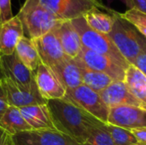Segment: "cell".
Wrapping results in <instances>:
<instances>
[{
	"label": "cell",
	"mask_w": 146,
	"mask_h": 145,
	"mask_svg": "<svg viewBox=\"0 0 146 145\" xmlns=\"http://www.w3.org/2000/svg\"><path fill=\"white\" fill-rule=\"evenodd\" d=\"M56 129L84 144L94 129L104 124L65 98L47 101Z\"/></svg>",
	"instance_id": "obj_1"
},
{
	"label": "cell",
	"mask_w": 146,
	"mask_h": 145,
	"mask_svg": "<svg viewBox=\"0 0 146 145\" xmlns=\"http://www.w3.org/2000/svg\"><path fill=\"white\" fill-rule=\"evenodd\" d=\"M22 23L24 36L35 39L53 31L64 21L58 18L39 0H26L16 15Z\"/></svg>",
	"instance_id": "obj_2"
},
{
	"label": "cell",
	"mask_w": 146,
	"mask_h": 145,
	"mask_svg": "<svg viewBox=\"0 0 146 145\" xmlns=\"http://www.w3.org/2000/svg\"><path fill=\"white\" fill-rule=\"evenodd\" d=\"M121 56L131 65L141 54L146 52V38L132 24L115 13L114 26L108 34Z\"/></svg>",
	"instance_id": "obj_3"
},
{
	"label": "cell",
	"mask_w": 146,
	"mask_h": 145,
	"mask_svg": "<svg viewBox=\"0 0 146 145\" xmlns=\"http://www.w3.org/2000/svg\"><path fill=\"white\" fill-rule=\"evenodd\" d=\"M71 22L80 37L83 47L97 53L108 56L127 70L130 64L121 56L109 35L92 29L87 25L84 16L72 20Z\"/></svg>",
	"instance_id": "obj_4"
},
{
	"label": "cell",
	"mask_w": 146,
	"mask_h": 145,
	"mask_svg": "<svg viewBox=\"0 0 146 145\" xmlns=\"http://www.w3.org/2000/svg\"><path fill=\"white\" fill-rule=\"evenodd\" d=\"M82 109L86 110L99 121L108 123L110 108L104 103L100 94L85 85L68 90L64 97Z\"/></svg>",
	"instance_id": "obj_5"
},
{
	"label": "cell",
	"mask_w": 146,
	"mask_h": 145,
	"mask_svg": "<svg viewBox=\"0 0 146 145\" xmlns=\"http://www.w3.org/2000/svg\"><path fill=\"white\" fill-rule=\"evenodd\" d=\"M39 2L63 21H72L83 16L94 8L112 13L108 6H102L92 0H39Z\"/></svg>",
	"instance_id": "obj_6"
},
{
	"label": "cell",
	"mask_w": 146,
	"mask_h": 145,
	"mask_svg": "<svg viewBox=\"0 0 146 145\" xmlns=\"http://www.w3.org/2000/svg\"><path fill=\"white\" fill-rule=\"evenodd\" d=\"M77 58L84 67L89 69L106 73L114 80L125 81L126 69L108 56L82 47Z\"/></svg>",
	"instance_id": "obj_7"
},
{
	"label": "cell",
	"mask_w": 146,
	"mask_h": 145,
	"mask_svg": "<svg viewBox=\"0 0 146 145\" xmlns=\"http://www.w3.org/2000/svg\"><path fill=\"white\" fill-rule=\"evenodd\" d=\"M0 78L9 79L27 88L37 87L34 73L23 64L15 51L11 55L1 56Z\"/></svg>",
	"instance_id": "obj_8"
},
{
	"label": "cell",
	"mask_w": 146,
	"mask_h": 145,
	"mask_svg": "<svg viewBox=\"0 0 146 145\" xmlns=\"http://www.w3.org/2000/svg\"><path fill=\"white\" fill-rule=\"evenodd\" d=\"M0 86L9 106L21 109L31 105L47 103V101L42 97L37 87L27 88L6 78H0Z\"/></svg>",
	"instance_id": "obj_9"
},
{
	"label": "cell",
	"mask_w": 146,
	"mask_h": 145,
	"mask_svg": "<svg viewBox=\"0 0 146 145\" xmlns=\"http://www.w3.org/2000/svg\"><path fill=\"white\" fill-rule=\"evenodd\" d=\"M12 138L15 145H83L57 130H32Z\"/></svg>",
	"instance_id": "obj_10"
},
{
	"label": "cell",
	"mask_w": 146,
	"mask_h": 145,
	"mask_svg": "<svg viewBox=\"0 0 146 145\" xmlns=\"http://www.w3.org/2000/svg\"><path fill=\"white\" fill-rule=\"evenodd\" d=\"M34 77L38 90L44 99L49 101L65 97L67 91L50 67L41 63L34 72Z\"/></svg>",
	"instance_id": "obj_11"
},
{
	"label": "cell",
	"mask_w": 146,
	"mask_h": 145,
	"mask_svg": "<svg viewBox=\"0 0 146 145\" xmlns=\"http://www.w3.org/2000/svg\"><path fill=\"white\" fill-rule=\"evenodd\" d=\"M108 124L128 130L145 128L146 110L133 106H121L110 109Z\"/></svg>",
	"instance_id": "obj_12"
},
{
	"label": "cell",
	"mask_w": 146,
	"mask_h": 145,
	"mask_svg": "<svg viewBox=\"0 0 146 145\" xmlns=\"http://www.w3.org/2000/svg\"><path fill=\"white\" fill-rule=\"evenodd\" d=\"M32 40L37 48L42 63L50 68L67 57L54 31Z\"/></svg>",
	"instance_id": "obj_13"
},
{
	"label": "cell",
	"mask_w": 146,
	"mask_h": 145,
	"mask_svg": "<svg viewBox=\"0 0 146 145\" xmlns=\"http://www.w3.org/2000/svg\"><path fill=\"white\" fill-rule=\"evenodd\" d=\"M99 94L110 109L121 106L142 108L140 103L129 91L125 81L115 80Z\"/></svg>",
	"instance_id": "obj_14"
},
{
	"label": "cell",
	"mask_w": 146,
	"mask_h": 145,
	"mask_svg": "<svg viewBox=\"0 0 146 145\" xmlns=\"http://www.w3.org/2000/svg\"><path fill=\"white\" fill-rule=\"evenodd\" d=\"M23 36V26L17 15L10 20L0 22V55L13 54L18 42Z\"/></svg>",
	"instance_id": "obj_15"
},
{
	"label": "cell",
	"mask_w": 146,
	"mask_h": 145,
	"mask_svg": "<svg viewBox=\"0 0 146 145\" xmlns=\"http://www.w3.org/2000/svg\"><path fill=\"white\" fill-rule=\"evenodd\" d=\"M66 91L73 90L83 85L81 68L76 59L67 56L64 60L50 67Z\"/></svg>",
	"instance_id": "obj_16"
},
{
	"label": "cell",
	"mask_w": 146,
	"mask_h": 145,
	"mask_svg": "<svg viewBox=\"0 0 146 145\" xmlns=\"http://www.w3.org/2000/svg\"><path fill=\"white\" fill-rule=\"evenodd\" d=\"M53 31L56 34L66 56L73 59L77 58L83 46L80 37L71 21H64Z\"/></svg>",
	"instance_id": "obj_17"
},
{
	"label": "cell",
	"mask_w": 146,
	"mask_h": 145,
	"mask_svg": "<svg viewBox=\"0 0 146 145\" xmlns=\"http://www.w3.org/2000/svg\"><path fill=\"white\" fill-rule=\"evenodd\" d=\"M20 111L33 131L56 130L47 103L23 107Z\"/></svg>",
	"instance_id": "obj_18"
},
{
	"label": "cell",
	"mask_w": 146,
	"mask_h": 145,
	"mask_svg": "<svg viewBox=\"0 0 146 145\" xmlns=\"http://www.w3.org/2000/svg\"><path fill=\"white\" fill-rule=\"evenodd\" d=\"M125 83L133 96L146 110V75L133 65L126 70Z\"/></svg>",
	"instance_id": "obj_19"
},
{
	"label": "cell",
	"mask_w": 146,
	"mask_h": 145,
	"mask_svg": "<svg viewBox=\"0 0 146 145\" xmlns=\"http://www.w3.org/2000/svg\"><path fill=\"white\" fill-rule=\"evenodd\" d=\"M0 127L10 136L33 130L22 116L20 109L14 106H9L1 118Z\"/></svg>",
	"instance_id": "obj_20"
},
{
	"label": "cell",
	"mask_w": 146,
	"mask_h": 145,
	"mask_svg": "<svg viewBox=\"0 0 146 145\" xmlns=\"http://www.w3.org/2000/svg\"><path fill=\"white\" fill-rule=\"evenodd\" d=\"M115 13L116 11L114 9L112 13H109L104 12L98 8H94L83 16L87 25L92 29L108 35L114 26L115 21Z\"/></svg>",
	"instance_id": "obj_21"
},
{
	"label": "cell",
	"mask_w": 146,
	"mask_h": 145,
	"mask_svg": "<svg viewBox=\"0 0 146 145\" xmlns=\"http://www.w3.org/2000/svg\"><path fill=\"white\" fill-rule=\"evenodd\" d=\"M15 52L23 64L33 73L42 63L35 44L32 39L26 36H23L18 42Z\"/></svg>",
	"instance_id": "obj_22"
},
{
	"label": "cell",
	"mask_w": 146,
	"mask_h": 145,
	"mask_svg": "<svg viewBox=\"0 0 146 145\" xmlns=\"http://www.w3.org/2000/svg\"><path fill=\"white\" fill-rule=\"evenodd\" d=\"M75 59L79 62L80 68H81V76H82L83 85L93 90L94 91L100 93L102 91L107 88L112 82L115 81L108 74L89 69L84 67L78 58H75Z\"/></svg>",
	"instance_id": "obj_23"
},
{
	"label": "cell",
	"mask_w": 146,
	"mask_h": 145,
	"mask_svg": "<svg viewBox=\"0 0 146 145\" xmlns=\"http://www.w3.org/2000/svg\"><path fill=\"white\" fill-rule=\"evenodd\" d=\"M115 145H133L139 144L131 130L111 124L106 125Z\"/></svg>",
	"instance_id": "obj_24"
},
{
	"label": "cell",
	"mask_w": 146,
	"mask_h": 145,
	"mask_svg": "<svg viewBox=\"0 0 146 145\" xmlns=\"http://www.w3.org/2000/svg\"><path fill=\"white\" fill-rule=\"evenodd\" d=\"M119 15L132 24L146 38V14L136 9H129L124 13H119Z\"/></svg>",
	"instance_id": "obj_25"
},
{
	"label": "cell",
	"mask_w": 146,
	"mask_h": 145,
	"mask_svg": "<svg viewBox=\"0 0 146 145\" xmlns=\"http://www.w3.org/2000/svg\"><path fill=\"white\" fill-rule=\"evenodd\" d=\"M107 124L94 129L83 145H115L107 129Z\"/></svg>",
	"instance_id": "obj_26"
},
{
	"label": "cell",
	"mask_w": 146,
	"mask_h": 145,
	"mask_svg": "<svg viewBox=\"0 0 146 145\" xmlns=\"http://www.w3.org/2000/svg\"><path fill=\"white\" fill-rule=\"evenodd\" d=\"M10 0H0V22L13 18Z\"/></svg>",
	"instance_id": "obj_27"
},
{
	"label": "cell",
	"mask_w": 146,
	"mask_h": 145,
	"mask_svg": "<svg viewBox=\"0 0 146 145\" xmlns=\"http://www.w3.org/2000/svg\"><path fill=\"white\" fill-rule=\"evenodd\" d=\"M126 5L129 9H136L146 14V0H126Z\"/></svg>",
	"instance_id": "obj_28"
},
{
	"label": "cell",
	"mask_w": 146,
	"mask_h": 145,
	"mask_svg": "<svg viewBox=\"0 0 146 145\" xmlns=\"http://www.w3.org/2000/svg\"><path fill=\"white\" fill-rule=\"evenodd\" d=\"M131 65L137 68L139 70H140L144 74L146 75V52L139 55Z\"/></svg>",
	"instance_id": "obj_29"
},
{
	"label": "cell",
	"mask_w": 146,
	"mask_h": 145,
	"mask_svg": "<svg viewBox=\"0 0 146 145\" xmlns=\"http://www.w3.org/2000/svg\"><path fill=\"white\" fill-rule=\"evenodd\" d=\"M9 104L8 103V100L5 97V94L2 87L0 86V120L4 115V113L6 112V110L9 109Z\"/></svg>",
	"instance_id": "obj_30"
},
{
	"label": "cell",
	"mask_w": 146,
	"mask_h": 145,
	"mask_svg": "<svg viewBox=\"0 0 146 145\" xmlns=\"http://www.w3.org/2000/svg\"><path fill=\"white\" fill-rule=\"evenodd\" d=\"M131 131L134 134L136 138L138 139L139 143L146 145V127L145 128L133 129Z\"/></svg>",
	"instance_id": "obj_31"
},
{
	"label": "cell",
	"mask_w": 146,
	"mask_h": 145,
	"mask_svg": "<svg viewBox=\"0 0 146 145\" xmlns=\"http://www.w3.org/2000/svg\"><path fill=\"white\" fill-rule=\"evenodd\" d=\"M1 145H15V143H14V140H13L12 136H10L8 133H5L4 138H3V140Z\"/></svg>",
	"instance_id": "obj_32"
},
{
	"label": "cell",
	"mask_w": 146,
	"mask_h": 145,
	"mask_svg": "<svg viewBox=\"0 0 146 145\" xmlns=\"http://www.w3.org/2000/svg\"><path fill=\"white\" fill-rule=\"evenodd\" d=\"M5 132L0 127V145L2 144V142H3V138H4V135H5Z\"/></svg>",
	"instance_id": "obj_33"
},
{
	"label": "cell",
	"mask_w": 146,
	"mask_h": 145,
	"mask_svg": "<svg viewBox=\"0 0 146 145\" xmlns=\"http://www.w3.org/2000/svg\"><path fill=\"white\" fill-rule=\"evenodd\" d=\"M92 1H94V2H96L97 3H98L99 5H102V6H104V4L103 3V2H102V0H92Z\"/></svg>",
	"instance_id": "obj_34"
},
{
	"label": "cell",
	"mask_w": 146,
	"mask_h": 145,
	"mask_svg": "<svg viewBox=\"0 0 146 145\" xmlns=\"http://www.w3.org/2000/svg\"><path fill=\"white\" fill-rule=\"evenodd\" d=\"M113 1H114V0H107V2H108V5H110ZM120 1H121L122 3H124L126 4V0H120Z\"/></svg>",
	"instance_id": "obj_35"
},
{
	"label": "cell",
	"mask_w": 146,
	"mask_h": 145,
	"mask_svg": "<svg viewBox=\"0 0 146 145\" xmlns=\"http://www.w3.org/2000/svg\"><path fill=\"white\" fill-rule=\"evenodd\" d=\"M133 145H145V144H140V143H139V144H133Z\"/></svg>",
	"instance_id": "obj_36"
},
{
	"label": "cell",
	"mask_w": 146,
	"mask_h": 145,
	"mask_svg": "<svg viewBox=\"0 0 146 145\" xmlns=\"http://www.w3.org/2000/svg\"><path fill=\"white\" fill-rule=\"evenodd\" d=\"M0 58H1V55H0Z\"/></svg>",
	"instance_id": "obj_37"
}]
</instances>
